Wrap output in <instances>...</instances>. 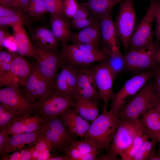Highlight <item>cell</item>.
<instances>
[{"mask_svg": "<svg viewBox=\"0 0 160 160\" xmlns=\"http://www.w3.org/2000/svg\"><path fill=\"white\" fill-rule=\"evenodd\" d=\"M103 107L102 113L90 124L84 139L95 141L101 149H110L120 120L118 114Z\"/></svg>", "mask_w": 160, "mask_h": 160, "instance_id": "cell-1", "label": "cell"}, {"mask_svg": "<svg viewBox=\"0 0 160 160\" xmlns=\"http://www.w3.org/2000/svg\"><path fill=\"white\" fill-rule=\"evenodd\" d=\"M158 98L154 84L147 82L118 113L119 119L133 120L140 118L154 107Z\"/></svg>", "mask_w": 160, "mask_h": 160, "instance_id": "cell-2", "label": "cell"}, {"mask_svg": "<svg viewBox=\"0 0 160 160\" xmlns=\"http://www.w3.org/2000/svg\"><path fill=\"white\" fill-rule=\"evenodd\" d=\"M144 132L140 119L121 120L114 134L109 151L120 157L128 148L135 138Z\"/></svg>", "mask_w": 160, "mask_h": 160, "instance_id": "cell-3", "label": "cell"}, {"mask_svg": "<svg viewBox=\"0 0 160 160\" xmlns=\"http://www.w3.org/2000/svg\"><path fill=\"white\" fill-rule=\"evenodd\" d=\"M154 70H147L137 74L128 80L118 92L114 93L111 100L110 109L118 113L143 87L154 76Z\"/></svg>", "mask_w": 160, "mask_h": 160, "instance_id": "cell-4", "label": "cell"}, {"mask_svg": "<svg viewBox=\"0 0 160 160\" xmlns=\"http://www.w3.org/2000/svg\"><path fill=\"white\" fill-rule=\"evenodd\" d=\"M51 85L39 71L34 63L32 66L31 72L25 84L20 90L26 98L36 108L52 94Z\"/></svg>", "mask_w": 160, "mask_h": 160, "instance_id": "cell-5", "label": "cell"}, {"mask_svg": "<svg viewBox=\"0 0 160 160\" xmlns=\"http://www.w3.org/2000/svg\"><path fill=\"white\" fill-rule=\"evenodd\" d=\"M134 0H123L120 3L115 25L119 39L127 50L136 25Z\"/></svg>", "mask_w": 160, "mask_h": 160, "instance_id": "cell-6", "label": "cell"}, {"mask_svg": "<svg viewBox=\"0 0 160 160\" xmlns=\"http://www.w3.org/2000/svg\"><path fill=\"white\" fill-rule=\"evenodd\" d=\"M159 47L153 41L143 47L127 49L124 55L126 68L134 71L154 70L158 66L155 56Z\"/></svg>", "mask_w": 160, "mask_h": 160, "instance_id": "cell-7", "label": "cell"}, {"mask_svg": "<svg viewBox=\"0 0 160 160\" xmlns=\"http://www.w3.org/2000/svg\"><path fill=\"white\" fill-rule=\"evenodd\" d=\"M155 0H151L145 15L136 25L127 49L143 47L153 42V26L155 20Z\"/></svg>", "mask_w": 160, "mask_h": 160, "instance_id": "cell-8", "label": "cell"}, {"mask_svg": "<svg viewBox=\"0 0 160 160\" xmlns=\"http://www.w3.org/2000/svg\"><path fill=\"white\" fill-rule=\"evenodd\" d=\"M61 54L63 60L75 67L90 65L95 63L105 61L106 55L101 49L97 52H91L79 49L73 43L62 44Z\"/></svg>", "mask_w": 160, "mask_h": 160, "instance_id": "cell-9", "label": "cell"}, {"mask_svg": "<svg viewBox=\"0 0 160 160\" xmlns=\"http://www.w3.org/2000/svg\"><path fill=\"white\" fill-rule=\"evenodd\" d=\"M37 57L35 63L42 75L51 84L57 74L62 59L61 54L56 51L49 50L35 45L34 46Z\"/></svg>", "mask_w": 160, "mask_h": 160, "instance_id": "cell-10", "label": "cell"}, {"mask_svg": "<svg viewBox=\"0 0 160 160\" xmlns=\"http://www.w3.org/2000/svg\"><path fill=\"white\" fill-rule=\"evenodd\" d=\"M23 57L15 54L9 71L0 76V86L23 87L32 70V66Z\"/></svg>", "mask_w": 160, "mask_h": 160, "instance_id": "cell-11", "label": "cell"}, {"mask_svg": "<svg viewBox=\"0 0 160 160\" xmlns=\"http://www.w3.org/2000/svg\"><path fill=\"white\" fill-rule=\"evenodd\" d=\"M90 65L76 67L78 72V79L76 89L73 97L74 101L79 100H97L99 98L92 66Z\"/></svg>", "mask_w": 160, "mask_h": 160, "instance_id": "cell-12", "label": "cell"}, {"mask_svg": "<svg viewBox=\"0 0 160 160\" xmlns=\"http://www.w3.org/2000/svg\"><path fill=\"white\" fill-rule=\"evenodd\" d=\"M0 103L24 114L31 115L37 111L36 106L26 98L17 86L11 85L1 89Z\"/></svg>", "mask_w": 160, "mask_h": 160, "instance_id": "cell-13", "label": "cell"}, {"mask_svg": "<svg viewBox=\"0 0 160 160\" xmlns=\"http://www.w3.org/2000/svg\"><path fill=\"white\" fill-rule=\"evenodd\" d=\"M92 68L99 98L103 100V107H107L114 93L113 86L116 77L105 62L99 63Z\"/></svg>", "mask_w": 160, "mask_h": 160, "instance_id": "cell-14", "label": "cell"}, {"mask_svg": "<svg viewBox=\"0 0 160 160\" xmlns=\"http://www.w3.org/2000/svg\"><path fill=\"white\" fill-rule=\"evenodd\" d=\"M73 97L53 92L52 95L37 107L39 115L54 117L61 116L66 111L72 108L74 103Z\"/></svg>", "mask_w": 160, "mask_h": 160, "instance_id": "cell-15", "label": "cell"}, {"mask_svg": "<svg viewBox=\"0 0 160 160\" xmlns=\"http://www.w3.org/2000/svg\"><path fill=\"white\" fill-rule=\"evenodd\" d=\"M46 116L25 114L12 121L7 127L11 135L32 132L39 129Z\"/></svg>", "mask_w": 160, "mask_h": 160, "instance_id": "cell-16", "label": "cell"}, {"mask_svg": "<svg viewBox=\"0 0 160 160\" xmlns=\"http://www.w3.org/2000/svg\"><path fill=\"white\" fill-rule=\"evenodd\" d=\"M14 32V38L16 51L19 55L35 58L36 55L33 46L24 28L23 23L21 21L11 26Z\"/></svg>", "mask_w": 160, "mask_h": 160, "instance_id": "cell-17", "label": "cell"}, {"mask_svg": "<svg viewBox=\"0 0 160 160\" xmlns=\"http://www.w3.org/2000/svg\"><path fill=\"white\" fill-rule=\"evenodd\" d=\"M68 129L76 136L84 138L90 124L73 108L68 109L61 116Z\"/></svg>", "mask_w": 160, "mask_h": 160, "instance_id": "cell-18", "label": "cell"}, {"mask_svg": "<svg viewBox=\"0 0 160 160\" xmlns=\"http://www.w3.org/2000/svg\"><path fill=\"white\" fill-rule=\"evenodd\" d=\"M40 134L39 129L34 131L11 135L0 153L1 156L25 148L26 144H35Z\"/></svg>", "mask_w": 160, "mask_h": 160, "instance_id": "cell-19", "label": "cell"}, {"mask_svg": "<svg viewBox=\"0 0 160 160\" xmlns=\"http://www.w3.org/2000/svg\"><path fill=\"white\" fill-rule=\"evenodd\" d=\"M101 41L100 19H96L89 26L73 34L70 41L72 43L90 44L100 48Z\"/></svg>", "mask_w": 160, "mask_h": 160, "instance_id": "cell-20", "label": "cell"}, {"mask_svg": "<svg viewBox=\"0 0 160 160\" xmlns=\"http://www.w3.org/2000/svg\"><path fill=\"white\" fill-rule=\"evenodd\" d=\"M102 47L110 49L119 45L118 37L111 11L100 19Z\"/></svg>", "mask_w": 160, "mask_h": 160, "instance_id": "cell-21", "label": "cell"}, {"mask_svg": "<svg viewBox=\"0 0 160 160\" xmlns=\"http://www.w3.org/2000/svg\"><path fill=\"white\" fill-rule=\"evenodd\" d=\"M50 24L53 34L62 44L71 41L73 33L67 17L63 15L51 14Z\"/></svg>", "mask_w": 160, "mask_h": 160, "instance_id": "cell-22", "label": "cell"}, {"mask_svg": "<svg viewBox=\"0 0 160 160\" xmlns=\"http://www.w3.org/2000/svg\"><path fill=\"white\" fill-rule=\"evenodd\" d=\"M31 40L36 46L55 51H56L59 41L51 30L44 27L38 28L33 31Z\"/></svg>", "mask_w": 160, "mask_h": 160, "instance_id": "cell-23", "label": "cell"}, {"mask_svg": "<svg viewBox=\"0 0 160 160\" xmlns=\"http://www.w3.org/2000/svg\"><path fill=\"white\" fill-rule=\"evenodd\" d=\"M106 55L105 62L116 77L126 68L124 56L121 52L120 46L110 49L102 48Z\"/></svg>", "mask_w": 160, "mask_h": 160, "instance_id": "cell-24", "label": "cell"}, {"mask_svg": "<svg viewBox=\"0 0 160 160\" xmlns=\"http://www.w3.org/2000/svg\"><path fill=\"white\" fill-rule=\"evenodd\" d=\"M122 0H88L81 4L87 9L94 18L100 19L102 16L111 12L114 6Z\"/></svg>", "mask_w": 160, "mask_h": 160, "instance_id": "cell-25", "label": "cell"}, {"mask_svg": "<svg viewBox=\"0 0 160 160\" xmlns=\"http://www.w3.org/2000/svg\"><path fill=\"white\" fill-rule=\"evenodd\" d=\"M43 123L54 130L59 135L67 146L75 140L76 136L65 125L60 116L54 117H46Z\"/></svg>", "mask_w": 160, "mask_h": 160, "instance_id": "cell-26", "label": "cell"}, {"mask_svg": "<svg viewBox=\"0 0 160 160\" xmlns=\"http://www.w3.org/2000/svg\"><path fill=\"white\" fill-rule=\"evenodd\" d=\"M74 102L72 108L88 121L92 122L99 115L97 100H79Z\"/></svg>", "mask_w": 160, "mask_h": 160, "instance_id": "cell-27", "label": "cell"}, {"mask_svg": "<svg viewBox=\"0 0 160 160\" xmlns=\"http://www.w3.org/2000/svg\"><path fill=\"white\" fill-rule=\"evenodd\" d=\"M145 133L150 137L160 132V111L153 108L140 118Z\"/></svg>", "mask_w": 160, "mask_h": 160, "instance_id": "cell-28", "label": "cell"}, {"mask_svg": "<svg viewBox=\"0 0 160 160\" xmlns=\"http://www.w3.org/2000/svg\"><path fill=\"white\" fill-rule=\"evenodd\" d=\"M40 134L44 136L50 143L52 151H63L67 145L59 135L54 130L49 127L43 122L39 129Z\"/></svg>", "mask_w": 160, "mask_h": 160, "instance_id": "cell-29", "label": "cell"}, {"mask_svg": "<svg viewBox=\"0 0 160 160\" xmlns=\"http://www.w3.org/2000/svg\"><path fill=\"white\" fill-rule=\"evenodd\" d=\"M60 68L61 69L60 71L73 92V97L77 88L78 79L77 69L76 67L63 60L62 57Z\"/></svg>", "mask_w": 160, "mask_h": 160, "instance_id": "cell-30", "label": "cell"}, {"mask_svg": "<svg viewBox=\"0 0 160 160\" xmlns=\"http://www.w3.org/2000/svg\"><path fill=\"white\" fill-rule=\"evenodd\" d=\"M23 114H25L0 103V130L7 127L14 119Z\"/></svg>", "mask_w": 160, "mask_h": 160, "instance_id": "cell-31", "label": "cell"}, {"mask_svg": "<svg viewBox=\"0 0 160 160\" xmlns=\"http://www.w3.org/2000/svg\"><path fill=\"white\" fill-rule=\"evenodd\" d=\"M150 139L144 132L137 136L128 148L120 156L122 160H132L144 143Z\"/></svg>", "mask_w": 160, "mask_h": 160, "instance_id": "cell-32", "label": "cell"}, {"mask_svg": "<svg viewBox=\"0 0 160 160\" xmlns=\"http://www.w3.org/2000/svg\"><path fill=\"white\" fill-rule=\"evenodd\" d=\"M157 142L149 139L145 141L137 152L132 160H151L155 154V149Z\"/></svg>", "mask_w": 160, "mask_h": 160, "instance_id": "cell-33", "label": "cell"}, {"mask_svg": "<svg viewBox=\"0 0 160 160\" xmlns=\"http://www.w3.org/2000/svg\"><path fill=\"white\" fill-rule=\"evenodd\" d=\"M51 87L53 92H57L73 97V92L61 71L57 73Z\"/></svg>", "mask_w": 160, "mask_h": 160, "instance_id": "cell-34", "label": "cell"}, {"mask_svg": "<svg viewBox=\"0 0 160 160\" xmlns=\"http://www.w3.org/2000/svg\"><path fill=\"white\" fill-rule=\"evenodd\" d=\"M83 155L91 152L99 153L101 149L94 141L91 139H84L79 141L75 140L70 144Z\"/></svg>", "mask_w": 160, "mask_h": 160, "instance_id": "cell-35", "label": "cell"}, {"mask_svg": "<svg viewBox=\"0 0 160 160\" xmlns=\"http://www.w3.org/2000/svg\"><path fill=\"white\" fill-rule=\"evenodd\" d=\"M23 12L32 17H39L47 12L43 0H30Z\"/></svg>", "mask_w": 160, "mask_h": 160, "instance_id": "cell-36", "label": "cell"}, {"mask_svg": "<svg viewBox=\"0 0 160 160\" xmlns=\"http://www.w3.org/2000/svg\"><path fill=\"white\" fill-rule=\"evenodd\" d=\"M47 12L51 14L63 15V0H43Z\"/></svg>", "mask_w": 160, "mask_h": 160, "instance_id": "cell-37", "label": "cell"}, {"mask_svg": "<svg viewBox=\"0 0 160 160\" xmlns=\"http://www.w3.org/2000/svg\"><path fill=\"white\" fill-rule=\"evenodd\" d=\"M79 4L76 0H63V15L68 19L72 18L78 10Z\"/></svg>", "mask_w": 160, "mask_h": 160, "instance_id": "cell-38", "label": "cell"}, {"mask_svg": "<svg viewBox=\"0 0 160 160\" xmlns=\"http://www.w3.org/2000/svg\"><path fill=\"white\" fill-rule=\"evenodd\" d=\"M96 19L91 16L86 18L72 20L71 24L74 29L81 30L91 25Z\"/></svg>", "mask_w": 160, "mask_h": 160, "instance_id": "cell-39", "label": "cell"}, {"mask_svg": "<svg viewBox=\"0 0 160 160\" xmlns=\"http://www.w3.org/2000/svg\"><path fill=\"white\" fill-rule=\"evenodd\" d=\"M63 151L68 160H81L83 155L78 149L70 144L65 147Z\"/></svg>", "mask_w": 160, "mask_h": 160, "instance_id": "cell-40", "label": "cell"}, {"mask_svg": "<svg viewBox=\"0 0 160 160\" xmlns=\"http://www.w3.org/2000/svg\"><path fill=\"white\" fill-rule=\"evenodd\" d=\"M35 148L40 152L42 151L47 148L52 151L51 145L47 138L44 135L40 134L35 143Z\"/></svg>", "mask_w": 160, "mask_h": 160, "instance_id": "cell-41", "label": "cell"}, {"mask_svg": "<svg viewBox=\"0 0 160 160\" xmlns=\"http://www.w3.org/2000/svg\"><path fill=\"white\" fill-rule=\"evenodd\" d=\"M21 14L0 17L1 26L11 25L23 21Z\"/></svg>", "mask_w": 160, "mask_h": 160, "instance_id": "cell-42", "label": "cell"}, {"mask_svg": "<svg viewBox=\"0 0 160 160\" xmlns=\"http://www.w3.org/2000/svg\"><path fill=\"white\" fill-rule=\"evenodd\" d=\"M155 20L156 27L155 35L156 39L160 40V1L155 0Z\"/></svg>", "mask_w": 160, "mask_h": 160, "instance_id": "cell-43", "label": "cell"}, {"mask_svg": "<svg viewBox=\"0 0 160 160\" xmlns=\"http://www.w3.org/2000/svg\"><path fill=\"white\" fill-rule=\"evenodd\" d=\"M91 16V15L89 10L81 4H79L78 10L72 19V20H77L86 18Z\"/></svg>", "mask_w": 160, "mask_h": 160, "instance_id": "cell-44", "label": "cell"}, {"mask_svg": "<svg viewBox=\"0 0 160 160\" xmlns=\"http://www.w3.org/2000/svg\"><path fill=\"white\" fill-rule=\"evenodd\" d=\"M22 12L12 8L0 5V17L21 14Z\"/></svg>", "mask_w": 160, "mask_h": 160, "instance_id": "cell-45", "label": "cell"}, {"mask_svg": "<svg viewBox=\"0 0 160 160\" xmlns=\"http://www.w3.org/2000/svg\"><path fill=\"white\" fill-rule=\"evenodd\" d=\"M30 0H16L13 1L9 7L22 12L27 7Z\"/></svg>", "mask_w": 160, "mask_h": 160, "instance_id": "cell-46", "label": "cell"}, {"mask_svg": "<svg viewBox=\"0 0 160 160\" xmlns=\"http://www.w3.org/2000/svg\"><path fill=\"white\" fill-rule=\"evenodd\" d=\"M10 135L7 127L0 130V153L7 142Z\"/></svg>", "mask_w": 160, "mask_h": 160, "instance_id": "cell-47", "label": "cell"}, {"mask_svg": "<svg viewBox=\"0 0 160 160\" xmlns=\"http://www.w3.org/2000/svg\"><path fill=\"white\" fill-rule=\"evenodd\" d=\"M154 71L155 78L154 85L157 95L160 97V67L158 66Z\"/></svg>", "mask_w": 160, "mask_h": 160, "instance_id": "cell-48", "label": "cell"}, {"mask_svg": "<svg viewBox=\"0 0 160 160\" xmlns=\"http://www.w3.org/2000/svg\"><path fill=\"white\" fill-rule=\"evenodd\" d=\"M22 156L19 151H16L13 153L1 156V160H20Z\"/></svg>", "mask_w": 160, "mask_h": 160, "instance_id": "cell-49", "label": "cell"}, {"mask_svg": "<svg viewBox=\"0 0 160 160\" xmlns=\"http://www.w3.org/2000/svg\"><path fill=\"white\" fill-rule=\"evenodd\" d=\"M50 151L49 149L47 148L45 150L40 152L37 160H48L51 156Z\"/></svg>", "mask_w": 160, "mask_h": 160, "instance_id": "cell-50", "label": "cell"}, {"mask_svg": "<svg viewBox=\"0 0 160 160\" xmlns=\"http://www.w3.org/2000/svg\"><path fill=\"white\" fill-rule=\"evenodd\" d=\"M118 159L117 156L113 155L110 151L106 154L97 156V160H116Z\"/></svg>", "mask_w": 160, "mask_h": 160, "instance_id": "cell-51", "label": "cell"}, {"mask_svg": "<svg viewBox=\"0 0 160 160\" xmlns=\"http://www.w3.org/2000/svg\"><path fill=\"white\" fill-rule=\"evenodd\" d=\"M99 153L97 152H91L84 154L81 157V160H97V155Z\"/></svg>", "mask_w": 160, "mask_h": 160, "instance_id": "cell-52", "label": "cell"}, {"mask_svg": "<svg viewBox=\"0 0 160 160\" xmlns=\"http://www.w3.org/2000/svg\"><path fill=\"white\" fill-rule=\"evenodd\" d=\"M30 149L31 154V160H37L40 152L35 148L34 146L30 147Z\"/></svg>", "mask_w": 160, "mask_h": 160, "instance_id": "cell-53", "label": "cell"}, {"mask_svg": "<svg viewBox=\"0 0 160 160\" xmlns=\"http://www.w3.org/2000/svg\"><path fill=\"white\" fill-rule=\"evenodd\" d=\"M31 154L30 147L26 148L24 153L22 156L20 160H31Z\"/></svg>", "mask_w": 160, "mask_h": 160, "instance_id": "cell-54", "label": "cell"}, {"mask_svg": "<svg viewBox=\"0 0 160 160\" xmlns=\"http://www.w3.org/2000/svg\"><path fill=\"white\" fill-rule=\"evenodd\" d=\"M14 0H0V4L9 7Z\"/></svg>", "mask_w": 160, "mask_h": 160, "instance_id": "cell-55", "label": "cell"}, {"mask_svg": "<svg viewBox=\"0 0 160 160\" xmlns=\"http://www.w3.org/2000/svg\"><path fill=\"white\" fill-rule=\"evenodd\" d=\"M150 138L155 140L156 142L160 143V132L151 136Z\"/></svg>", "mask_w": 160, "mask_h": 160, "instance_id": "cell-56", "label": "cell"}, {"mask_svg": "<svg viewBox=\"0 0 160 160\" xmlns=\"http://www.w3.org/2000/svg\"><path fill=\"white\" fill-rule=\"evenodd\" d=\"M48 160H68L67 158L65 156H51Z\"/></svg>", "mask_w": 160, "mask_h": 160, "instance_id": "cell-57", "label": "cell"}, {"mask_svg": "<svg viewBox=\"0 0 160 160\" xmlns=\"http://www.w3.org/2000/svg\"><path fill=\"white\" fill-rule=\"evenodd\" d=\"M155 59L157 63L160 64V47H159L155 54Z\"/></svg>", "mask_w": 160, "mask_h": 160, "instance_id": "cell-58", "label": "cell"}, {"mask_svg": "<svg viewBox=\"0 0 160 160\" xmlns=\"http://www.w3.org/2000/svg\"><path fill=\"white\" fill-rule=\"evenodd\" d=\"M154 108H155L160 111V97L159 98Z\"/></svg>", "mask_w": 160, "mask_h": 160, "instance_id": "cell-59", "label": "cell"}, {"mask_svg": "<svg viewBox=\"0 0 160 160\" xmlns=\"http://www.w3.org/2000/svg\"><path fill=\"white\" fill-rule=\"evenodd\" d=\"M151 160H160V154L157 153H155Z\"/></svg>", "mask_w": 160, "mask_h": 160, "instance_id": "cell-60", "label": "cell"}, {"mask_svg": "<svg viewBox=\"0 0 160 160\" xmlns=\"http://www.w3.org/2000/svg\"><path fill=\"white\" fill-rule=\"evenodd\" d=\"M158 146V150L157 153L160 154V144H159Z\"/></svg>", "mask_w": 160, "mask_h": 160, "instance_id": "cell-61", "label": "cell"}, {"mask_svg": "<svg viewBox=\"0 0 160 160\" xmlns=\"http://www.w3.org/2000/svg\"><path fill=\"white\" fill-rule=\"evenodd\" d=\"M15 0H14V1H15Z\"/></svg>", "mask_w": 160, "mask_h": 160, "instance_id": "cell-62", "label": "cell"}, {"mask_svg": "<svg viewBox=\"0 0 160 160\" xmlns=\"http://www.w3.org/2000/svg\"><path fill=\"white\" fill-rule=\"evenodd\" d=\"M159 0V1H160V0Z\"/></svg>", "mask_w": 160, "mask_h": 160, "instance_id": "cell-63", "label": "cell"}]
</instances>
